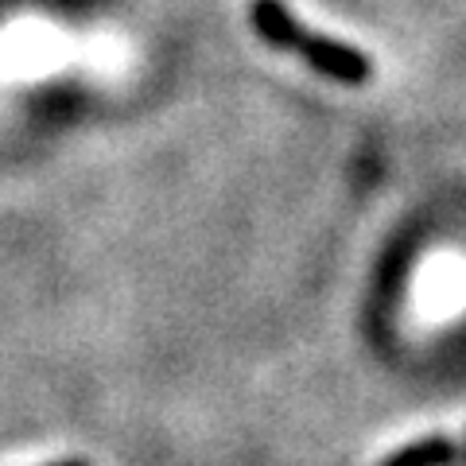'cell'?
Masks as SVG:
<instances>
[{"instance_id":"2","label":"cell","mask_w":466,"mask_h":466,"mask_svg":"<svg viewBox=\"0 0 466 466\" xmlns=\"http://www.w3.org/2000/svg\"><path fill=\"white\" fill-rule=\"evenodd\" d=\"M249 24H253V32L276 51H291V43H296L299 32H303V24L291 16V8L284 5V0H253Z\"/></svg>"},{"instance_id":"1","label":"cell","mask_w":466,"mask_h":466,"mask_svg":"<svg viewBox=\"0 0 466 466\" xmlns=\"http://www.w3.org/2000/svg\"><path fill=\"white\" fill-rule=\"evenodd\" d=\"M303 63H308L315 75H323L330 82H342V86H366L373 78V63L366 51L350 47L342 39H330V35H319V32H308L303 27L299 39L291 43Z\"/></svg>"},{"instance_id":"5","label":"cell","mask_w":466,"mask_h":466,"mask_svg":"<svg viewBox=\"0 0 466 466\" xmlns=\"http://www.w3.org/2000/svg\"><path fill=\"white\" fill-rule=\"evenodd\" d=\"M462 455H466V443H462Z\"/></svg>"},{"instance_id":"4","label":"cell","mask_w":466,"mask_h":466,"mask_svg":"<svg viewBox=\"0 0 466 466\" xmlns=\"http://www.w3.org/2000/svg\"><path fill=\"white\" fill-rule=\"evenodd\" d=\"M51 466H90L86 459H63V462H51Z\"/></svg>"},{"instance_id":"3","label":"cell","mask_w":466,"mask_h":466,"mask_svg":"<svg viewBox=\"0 0 466 466\" xmlns=\"http://www.w3.org/2000/svg\"><path fill=\"white\" fill-rule=\"evenodd\" d=\"M455 462H459V447L443 440V435H428V440L408 443L397 455L385 459V466H455Z\"/></svg>"}]
</instances>
